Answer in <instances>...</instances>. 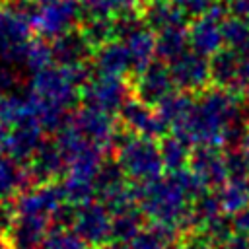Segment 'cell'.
I'll return each instance as SVG.
<instances>
[{
	"label": "cell",
	"instance_id": "6da1fadb",
	"mask_svg": "<svg viewBox=\"0 0 249 249\" xmlns=\"http://www.w3.org/2000/svg\"><path fill=\"white\" fill-rule=\"evenodd\" d=\"M247 124L241 123V105L233 91L210 88L191 99L171 130L191 146H235Z\"/></svg>",
	"mask_w": 249,
	"mask_h": 249
},
{
	"label": "cell",
	"instance_id": "7a4b0ae2",
	"mask_svg": "<svg viewBox=\"0 0 249 249\" xmlns=\"http://www.w3.org/2000/svg\"><path fill=\"white\" fill-rule=\"evenodd\" d=\"M138 187V206L152 226L177 230L181 235L191 230V204L196 195L208 191L195 173L185 167Z\"/></svg>",
	"mask_w": 249,
	"mask_h": 249
},
{
	"label": "cell",
	"instance_id": "3957f363",
	"mask_svg": "<svg viewBox=\"0 0 249 249\" xmlns=\"http://www.w3.org/2000/svg\"><path fill=\"white\" fill-rule=\"evenodd\" d=\"M88 76L86 66H62L56 62L31 74L27 93L31 95L39 121L47 132L54 134L66 123Z\"/></svg>",
	"mask_w": 249,
	"mask_h": 249
},
{
	"label": "cell",
	"instance_id": "277c9868",
	"mask_svg": "<svg viewBox=\"0 0 249 249\" xmlns=\"http://www.w3.org/2000/svg\"><path fill=\"white\" fill-rule=\"evenodd\" d=\"M115 160L134 185H146L161 177L165 165L161 158V148L154 138L138 136L128 130L121 132L115 144Z\"/></svg>",
	"mask_w": 249,
	"mask_h": 249
},
{
	"label": "cell",
	"instance_id": "5b68a950",
	"mask_svg": "<svg viewBox=\"0 0 249 249\" xmlns=\"http://www.w3.org/2000/svg\"><path fill=\"white\" fill-rule=\"evenodd\" d=\"M25 10L35 33L56 39L76 29L82 19V0H25Z\"/></svg>",
	"mask_w": 249,
	"mask_h": 249
},
{
	"label": "cell",
	"instance_id": "8992f818",
	"mask_svg": "<svg viewBox=\"0 0 249 249\" xmlns=\"http://www.w3.org/2000/svg\"><path fill=\"white\" fill-rule=\"evenodd\" d=\"M31 21L25 0L0 6V64L14 66L23 62L31 39Z\"/></svg>",
	"mask_w": 249,
	"mask_h": 249
},
{
	"label": "cell",
	"instance_id": "52a82bcc",
	"mask_svg": "<svg viewBox=\"0 0 249 249\" xmlns=\"http://www.w3.org/2000/svg\"><path fill=\"white\" fill-rule=\"evenodd\" d=\"M80 97L84 105L107 113H119L121 107L130 99L128 86L123 82V78L103 72H95L93 76H88V80L82 84Z\"/></svg>",
	"mask_w": 249,
	"mask_h": 249
},
{
	"label": "cell",
	"instance_id": "ba28073f",
	"mask_svg": "<svg viewBox=\"0 0 249 249\" xmlns=\"http://www.w3.org/2000/svg\"><path fill=\"white\" fill-rule=\"evenodd\" d=\"M43 124L39 117H27L12 126L0 128V150L19 163H27L43 144Z\"/></svg>",
	"mask_w": 249,
	"mask_h": 249
},
{
	"label": "cell",
	"instance_id": "9c48e42d",
	"mask_svg": "<svg viewBox=\"0 0 249 249\" xmlns=\"http://www.w3.org/2000/svg\"><path fill=\"white\" fill-rule=\"evenodd\" d=\"M228 18V10L224 4H214L206 14L195 18L193 25L189 27V41L191 49L212 56L226 47L224 41V21Z\"/></svg>",
	"mask_w": 249,
	"mask_h": 249
},
{
	"label": "cell",
	"instance_id": "30bf717a",
	"mask_svg": "<svg viewBox=\"0 0 249 249\" xmlns=\"http://www.w3.org/2000/svg\"><path fill=\"white\" fill-rule=\"evenodd\" d=\"M111 226H113V214L101 200L95 198L76 206L72 231L91 247H99L111 241Z\"/></svg>",
	"mask_w": 249,
	"mask_h": 249
},
{
	"label": "cell",
	"instance_id": "8fae6325",
	"mask_svg": "<svg viewBox=\"0 0 249 249\" xmlns=\"http://www.w3.org/2000/svg\"><path fill=\"white\" fill-rule=\"evenodd\" d=\"M70 121L78 128V132L86 140H89L91 144L99 146L105 152L115 148L117 138H119L121 132L117 128L113 113H107V111L84 105L80 111H74L70 115Z\"/></svg>",
	"mask_w": 249,
	"mask_h": 249
},
{
	"label": "cell",
	"instance_id": "7c38bea8",
	"mask_svg": "<svg viewBox=\"0 0 249 249\" xmlns=\"http://www.w3.org/2000/svg\"><path fill=\"white\" fill-rule=\"evenodd\" d=\"M169 70L175 82V88L179 91H202L212 82L210 78V56L187 49L183 54H179L175 60L169 62Z\"/></svg>",
	"mask_w": 249,
	"mask_h": 249
},
{
	"label": "cell",
	"instance_id": "4fadbf2b",
	"mask_svg": "<svg viewBox=\"0 0 249 249\" xmlns=\"http://www.w3.org/2000/svg\"><path fill=\"white\" fill-rule=\"evenodd\" d=\"M119 117L124 124V130L138 134V136H146V138H163L167 136V123L163 121V117L160 115L158 107L144 103L138 97H130L119 111Z\"/></svg>",
	"mask_w": 249,
	"mask_h": 249
},
{
	"label": "cell",
	"instance_id": "5bb4252c",
	"mask_svg": "<svg viewBox=\"0 0 249 249\" xmlns=\"http://www.w3.org/2000/svg\"><path fill=\"white\" fill-rule=\"evenodd\" d=\"M189 169L204 189H220L228 177V156L220 146H195L189 160Z\"/></svg>",
	"mask_w": 249,
	"mask_h": 249
},
{
	"label": "cell",
	"instance_id": "9a60e30c",
	"mask_svg": "<svg viewBox=\"0 0 249 249\" xmlns=\"http://www.w3.org/2000/svg\"><path fill=\"white\" fill-rule=\"evenodd\" d=\"M132 89H134V97L142 99L144 103L158 107L177 88H175L169 64L161 62V60H154L142 72L134 74V88Z\"/></svg>",
	"mask_w": 249,
	"mask_h": 249
},
{
	"label": "cell",
	"instance_id": "2e32d148",
	"mask_svg": "<svg viewBox=\"0 0 249 249\" xmlns=\"http://www.w3.org/2000/svg\"><path fill=\"white\" fill-rule=\"evenodd\" d=\"M249 74V54L243 56L241 51H233L224 47L216 54L210 56V78L216 88H224L233 91L241 89L245 78Z\"/></svg>",
	"mask_w": 249,
	"mask_h": 249
},
{
	"label": "cell",
	"instance_id": "e0dca14e",
	"mask_svg": "<svg viewBox=\"0 0 249 249\" xmlns=\"http://www.w3.org/2000/svg\"><path fill=\"white\" fill-rule=\"evenodd\" d=\"M66 169V160L62 150L58 148L56 140H43L39 150L33 154V158L25 163L29 187L41 185V183H53L60 181Z\"/></svg>",
	"mask_w": 249,
	"mask_h": 249
},
{
	"label": "cell",
	"instance_id": "ac0fdd59",
	"mask_svg": "<svg viewBox=\"0 0 249 249\" xmlns=\"http://www.w3.org/2000/svg\"><path fill=\"white\" fill-rule=\"evenodd\" d=\"M51 230L53 222L49 218L19 214L8 233V239L12 243V249H39Z\"/></svg>",
	"mask_w": 249,
	"mask_h": 249
},
{
	"label": "cell",
	"instance_id": "d6986e66",
	"mask_svg": "<svg viewBox=\"0 0 249 249\" xmlns=\"http://www.w3.org/2000/svg\"><path fill=\"white\" fill-rule=\"evenodd\" d=\"M53 56L56 64L62 66H86L88 58L93 54V45L86 39L82 29H72L56 39H53Z\"/></svg>",
	"mask_w": 249,
	"mask_h": 249
},
{
	"label": "cell",
	"instance_id": "ffe728a7",
	"mask_svg": "<svg viewBox=\"0 0 249 249\" xmlns=\"http://www.w3.org/2000/svg\"><path fill=\"white\" fill-rule=\"evenodd\" d=\"M93 64H95V72H103V74H111V76L123 78L128 72L134 74L132 56H130L126 45L119 39H113V41L97 47L93 53Z\"/></svg>",
	"mask_w": 249,
	"mask_h": 249
},
{
	"label": "cell",
	"instance_id": "44dd1931",
	"mask_svg": "<svg viewBox=\"0 0 249 249\" xmlns=\"http://www.w3.org/2000/svg\"><path fill=\"white\" fill-rule=\"evenodd\" d=\"M189 47H191L189 27H185V23H179V25H173V27H167L156 33V54L165 64L175 60Z\"/></svg>",
	"mask_w": 249,
	"mask_h": 249
},
{
	"label": "cell",
	"instance_id": "7402d4cb",
	"mask_svg": "<svg viewBox=\"0 0 249 249\" xmlns=\"http://www.w3.org/2000/svg\"><path fill=\"white\" fill-rule=\"evenodd\" d=\"M142 18L146 25L158 33L167 27L185 23V16L179 12V8L173 4V0H148L142 10Z\"/></svg>",
	"mask_w": 249,
	"mask_h": 249
},
{
	"label": "cell",
	"instance_id": "603a6c76",
	"mask_svg": "<svg viewBox=\"0 0 249 249\" xmlns=\"http://www.w3.org/2000/svg\"><path fill=\"white\" fill-rule=\"evenodd\" d=\"M29 187L25 163L0 154V198H14Z\"/></svg>",
	"mask_w": 249,
	"mask_h": 249
},
{
	"label": "cell",
	"instance_id": "cb8c5ba5",
	"mask_svg": "<svg viewBox=\"0 0 249 249\" xmlns=\"http://www.w3.org/2000/svg\"><path fill=\"white\" fill-rule=\"evenodd\" d=\"M222 208L228 214H235L249 206V177H228V181L216 189Z\"/></svg>",
	"mask_w": 249,
	"mask_h": 249
},
{
	"label": "cell",
	"instance_id": "d4e9b609",
	"mask_svg": "<svg viewBox=\"0 0 249 249\" xmlns=\"http://www.w3.org/2000/svg\"><path fill=\"white\" fill-rule=\"evenodd\" d=\"M146 216L142 214L140 206L123 210L113 214V226H111V239L117 241H132L146 226Z\"/></svg>",
	"mask_w": 249,
	"mask_h": 249
},
{
	"label": "cell",
	"instance_id": "484cf974",
	"mask_svg": "<svg viewBox=\"0 0 249 249\" xmlns=\"http://www.w3.org/2000/svg\"><path fill=\"white\" fill-rule=\"evenodd\" d=\"M160 148H161V158H163V165H165L167 173L189 167V160H191V152H193L189 142H185L177 134H171V136L161 138Z\"/></svg>",
	"mask_w": 249,
	"mask_h": 249
},
{
	"label": "cell",
	"instance_id": "4316f807",
	"mask_svg": "<svg viewBox=\"0 0 249 249\" xmlns=\"http://www.w3.org/2000/svg\"><path fill=\"white\" fill-rule=\"evenodd\" d=\"M82 33L86 39L93 45V49L109 43L115 39V27L113 18H101V16H89V19L82 25Z\"/></svg>",
	"mask_w": 249,
	"mask_h": 249
},
{
	"label": "cell",
	"instance_id": "83f0119b",
	"mask_svg": "<svg viewBox=\"0 0 249 249\" xmlns=\"http://www.w3.org/2000/svg\"><path fill=\"white\" fill-rule=\"evenodd\" d=\"M230 177H249V124L245 126L233 150L226 152Z\"/></svg>",
	"mask_w": 249,
	"mask_h": 249
},
{
	"label": "cell",
	"instance_id": "f1b7e54d",
	"mask_svg": "<svg viewBox=\"0 0 249 249\" xmlns=\"http://www.w3.org/2000/svg\"><path fill=\"white\" fill-rule=\"evenodd\" d=\"M31 74L39 72L51 64H54V56H53V45H49L47 41L41 39H33L23 54V62H21Z\"/></svg>",
	"mask_w": 249,
	"mask_h": 249
},
{
	"label": "cell",
	"instance_id": "f546056e",
	"mask_svg": "<svg viewBox=\"0 0 249 249\" xmlns=\"http://www.w3.org/2000/svg\"><path fill=\"white\" fill-rule=\"evenodd\" d=\"M224 41L228 49L233 51H247L249 41V19L228 16L224 21Z\"/></svg>",
	"mask_w": 249,
	"mask_h": 249
},
{
	"label": "cell",
	"instance_id": "4dcf8cb0",
	"mask_svg": "<svg viewBox=\"0 0 249 249\" xmlns=\"http://www.w3.org/2000/svg\"><path fill=\"white\" fill-rule=\"evenodd\" d=\"M134 4L136 0H82V6L89 16L101 18H115L119 14L134 10Z\"/></svg>",
	"mask_w": 249,
	"mask_h": 249
},
{
	"label": "cell",
	"instance_id": "1f68e13d",
	"mask_svg": "<svg viewBox=\"0 0 249 249\" xmlns=\"http://www.w3.org/2000/svg\"><path fill=\"white\" fill-rule=\"evenodd\" d=\"M39 249H93L72 230H51Z\"/></svg>",
	"mask_w": 249,
	"mask_h": 249
},
{
	"label": "cell",
	"instance_id": "d6a6232c",
	"mask_svg": "<svg viewBox=\"0 0 249 249\" xmlns=\"http://www.w3.org/2000/svg\"><path fill=\"white\" fill-rule=\"evenodd\" d=\"M19 212H18V202L16 196L14 198H0V233L8 235L10 230L14 228L16 220H18Z\"/></svg>",
	"mask_w": 249,
	"mask_h": 249
},
{
	"label": "cell",
	"instance_id": "836d02e7",
	"mask_svg": "<svg viewBox=\"0 0 249 249\" xmlns=\"http://www.w3.org/2000/svg\"><path fill=\"white\" fill-rule=\"evenodd\" d=\"M173 4L185 18H198L206 14L216 4V0H173Z\"/></svg>",
	"mask_w": 249,
	"mask_h": 249
},
{
	"label": "cell",
	"instance_id": "e575fe53",
	"mask_svg": "<svg viewBox=\"0 0 249 249\" xmlns=\"http://www.w3.org/2000/svg\"><path fill=\"white\" fill-rule=\"evenodd\" d=\"M18 91V76L12 70V66L0 64V93H12Z\"/></svg>",
	"mask_w": 249,
	"mask_h": 249
},
{
	"label": "cell",
	"instance_id": "d590c367",
	"mask_svg": "<svg viewBox=\"0 0 249 249\" xmlns=\"http://www.w3.org/2000/svg\"><path fill=\"white\" fill-rule=\"evenodd\" d=\"M231 222H233V231L235 233L249 237V206H245L243 210L231 214Z\"/></svg>",
	"mask_w": 249,
	"mask_h": 249
},
{
	"label": "cell",
	"instance_id": "8d00e7d4",
	"mask_svg": "<svg viewBox=\"0 0 249 249\" xmlns=\"http://www.w3.org/2000/svg\"><path fill=\"white\" fill-rule=\"evenodd\" d=\"M224 6L231 16L249 19V0H224Z\"/></svg>",
	"mask_w": 249,
	"mask_h": 249
},
{
	"label": "cell",
	"instance_id": "74e56055",
	"mask_svg": "<svg viewBox=\"0 0 249 249\" xmlns=\"http://www.w3.org/2000/svg\"><path fill=\"white\" fill-rule=\"evenodd\" d=\"M222 249H249V237H247V235L233 233V235L222 245Z\"/></svg>",
	"mask_w": 249,
	"mask_h": 249
},
{
	"label": "cell",
	"instance_id": "f35d334b",
	"mask_svg": "<svg viewBox=\"0 0 249 249\" xmlns=\"http://www.w3.org/2000/svg\"><path fill=\"white\" fill-rule=\"evenodd\" d=\"M97 249H134L130 241H117V239H111L103 245H99Z\"/></svg>",
	"mask_w": 249,
	"mask_h": 249
},
{
	"label": "cell",
	"instance_id": "ab89813d",
	"mask_svg": "<svg viewBox=\"0 0 249 249\" xmlns=\"http://www.w3.org/2000/svg\"><path fill=\"white\" fill-rule=\"evenodd\" d=\"M241 93H243L245 103L249 105V74H247V78H245V82H243V86H241Z\"/></svg>",
	"mask_w": 249,
	"mask_h": 249
},
{
	"label": "cell",
	"instance_id": "60d3db41",
	"mask_svg": "<svg viewBox=\"0 0 249 249\" xmlns=\"http://www.w3.org/2000/svg\"><path fill=\"white\" fill-rule=\"evenodd\" d=\"M0 249H12V243H10L8 235H4V233H0Z\"/></svg>",
	"mask_w": 249,
	"mask_h": 249
},
{
	"label": "cell",
	"instance_id": "b9f144b4",
	"mask_svg": "<svg viewBox=\"0 0 249 249\" xmlns=\"http://www.w3.org/2000/svg\"><path fill=\"white\" fill-rule=\"evenodd\" d=\"M247 53H249V41H247Z\"/></svg>",
	"mask_w": 249,
	"mask_h": 249
}]
</instances>
